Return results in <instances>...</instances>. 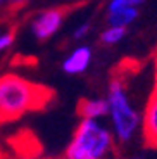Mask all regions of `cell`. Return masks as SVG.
<instances>
[{
  "mask_svg": "<svg viewBox=\"0 0 157 159\" xmlns=\"http://www.w3.org/2000/svg\"><path fill=\"white\" fill-rule=\"evenodd\" d=\"M12 40H14V31H7L4 35H0V52L5 50L7 47H11Z\"/></svg>",
  "mask_w": 157,
  "mask_h": 159,
  "instance_id": "obj_12",
  "label": "cell"
},
{
  "mask_svg": "<svg viewBox=\"0 0 157 159\" xmlns=\"http://www.w3.org/2000/svg\"><path fill=\"white\" fill-rule=\"evenodd\" d=\"M92 62V47L90 45H81L74 48L62 62V71L67 75H81L88 69Z\"/></svg>",
  "mask_w": 157,
  "mask_h": 159,
  "instance_id": "obj_6",
  "label": "cell"
},
{
  "mask_svg": "<svg viewBox=\"0 0 157 159\" xmlns=\"http://www.w3.org/2000/svg\"><path fill=\"white\" fill-rule=\"evenodd\" d=\"M141 135L149 147L157 149V97L150 95L141 114Z\"/></svg>",
  "mask_w": 157,
  "mask_h": 159,
  "instance_id": "obj_5",
  "label": "cell"
},
{
  "mask_svg": "<svg viewBox=\"0 0 157 159\" xmlns=\"http://www.w3.org/2000/svg\"><path fill=\"white\" fill-rule=\"evenodd\" d=\"M54 97L50 88L21 76H0V121H11L29 111L45 107Z\"/></svg>",
  "mask_w": 157,
  "mask_h": 159,
  "instance_id": "obj_1",
  "label": "cell"
},
{
  "mask_svg": "<svg viewBox=\"0 0 157 159\" xmlns=\"http://www.w3.org/2000/svg\"><path fill=\"white\" fill-rule=\"evenodd\" d=\"M152 95L157 97V64H155V73H154V87H152Z\"/></svg>",
  "mask_w": 157,
  "mask_h": 159,
  "instance_id": "obj_13",
  "label": "cell"
},
{
  "mask_svg": "<svg viewBox=\"0 0 157 159\" xmlns=\"http://www.w3.org/2000/svg\"><path fill=\"white\" fill-rule=\"evenodd\" d=\"M116 142L112 128L104 125L102 119L81 118L64 159H109L116 149Z\"/></svg>",
  "mask_w": 157,
  "mask_h": 159,
  "instance_id": "obj_2",
  "label": "cell"
},
{
  "mask_svg": "<svg viewBox=\"0 0 157 159\" xmlns=\"http://www.w3.org/2000/svg\"><path fill=\"white\" fill-rule=\"evenodd\" d=\"M107 104H109L110 128L116 140L121 143H128L137 137L138 130L141 128V116L135 109L130 99L128 88L121 78H112L107 90Z\"/></svg>",
  "mask_w": 157,
  "mask_h": 159,
  "instance_id": "obj_3",
  "label": "cell"
},
{
  "mask_svg": "<svg viewBox=\"0 0 157 159\" xmlns=\"http://www.w3.org/2000/svg\"><path fill=\"white\" fill-rule=\"evenodd\" d=\"M24 159H42V157H33V156H28V157H24Z\"/></svg>",
  "mask_w": 157,
  "mask_h": 159,
  "instance_id": "obj_15",
  "label": "cell"
},
{
  "mask_svg": "<svg viewBox=\"0 0 157 159\" xmlns=\"http://www.w3.org/2000/svg\"><path fill=\"white\" fill-rule=\"evenodd\" d=\"M145 4V0H109L107 11L112 9H121V7H140Z\"/></svg>",
  "mask_w": 157,
  "mask_h": 159,
  "instance_id": "obj_10",
  "label": "cell"
},
{
  "mask_svg": "<svg viewBox=\"0 0 157 159\" xmlns=\"http://www.w3.org/2000/svg\"><path fill=\"white\" fill-rule=\"evenodd\" d=\"M78 114L87 119H104L109 116L107 99H83L78 104Z\"/></svg>",
  "mask_w": 157,
  "mask_h": 159,
  "instance_id": "obj_7",
  "label": "cell"
},
{
  "mask_svg": "<svg viewBox=\"0 0 157 159\" xmlns=\"http://www.w3.org/2000/svg\"><path fill=\"white\" fill-rule=\"evenodd\" d=\"M67 14V7H52L48 11L40 12L31 23V33L36 40H48L57 30L62 26Z\"/></svg>",
  "mask_w": 157,
  "mask_h": 159,
  "instance_id": "obj_4",
  "label": "cell"
},
{
  "mask_svg": "<svg viewBox=\"0 0 157 159\" xmlns=\"http://www.w3.org/2000/svg\"><path fill=\"white\" fill-rule=\"evenodd\" d=\"M126 31H128V28H124V26L107 24V28L100 33V42L104 45H116L126 36Z\"/></svg>",
  "mask_w": 157,
  "mask_h": 159,
  "instance_id": "obj_9",
  "label": "cell"
},
{
  "mask_svg": "<svg viewBox=\"0 0 157 159\" xmlns=\"http://www.w3.org/2000/svg\"><path fill=\"white\" fill-rule=\"evenodd\" d=\"M4 2H16V4H21L24 0H0V4H4Z\"/></svg>",
  "mask_w": 157,
  "mask_h": 159,
  "instance_id": "obj_14",
  "label": "cell"
},
{
  "mask_svg": "<svg viewBox=\"0 0 157 159\" xmlns=\"http://www.w3.org/2000/svg\"><path fill=\"white\" fill-rule=\"evenodd\" d=\"M90 28H92L90 23H83V24H79L78 28L74 30V33H73V35H74L76 40H81V38H85V36L90 33Z\"/></svg>",
  "mask_w": 157,
  "mask_h": 159,
  "instance_id": "obj_11",
  "label": "cell"
},
{
  "mask_svg": "<svg viewBox=\"0 0 157 159\" xmlns=\"http://www.w3.org/2000/svg\"><path fill=\"white\" fill-rule=\"evenodd\" d=\"M137 17H138V7H121L107 11V24H112V26L128 28Z\"/></svg>",
  "mask_w": 157,
  "mask_h": 159,
  "instance_id": "obj_8",
  "label": "cell"
}]
</instances>
